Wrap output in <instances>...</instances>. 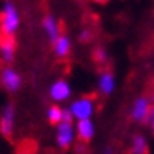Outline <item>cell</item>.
Instances as JSON below:
<instances>
[{"instance_id":"d6986e66","label":"cell","mask_w":154,"mask_h":154,"mask_svg":"<svg viewBox=\"0 0 154 154\" xmlns=\"http://www.w3.org/2000/svg\"><path fill=\"white\" fill-rule=\"evenodd\" d=\"M102 154H115V151H113V148H112V146H107V148H104Z\"/></svg>"},{"instance_id":"6da1fadb","label":"cell","mask_w":154,"mask_h":154,"mask_svg":"<svg viewBox=\"0 0 154 154\" xmlns=\"http://www.w3.org/2000/svg\"><path fill=\"white\" fill-rule=\"evenodd\" d=\"M20 25V14L14 0H5L0 11V35L13 36Z\"/></svg>"},{"instance_id":"52a82bcc","label":"cell","mask_w":154,"mask_h":154,"mask_svg":"<svg viewBox=\"0 0 154 154\" xmlns=\"http://www.w3.org/2000/svg\"><path fill=\"white\" fill-rule=\"evenodd\" d=\"M71 93H72L71 85H69L68 80H65V79L55 80L51 85V88H49V96H51V99L54 102H65V101H68L69 97H71Z\"/></svg>"},{"instance_id":"277c9868","label":"cell","mask_w":154,"mask_h":154,"mask_svg":"<svg viewBox=\"0 0 154 154\" xmlns=\"http://www.w3.org/2000/svg\"><path fill=\"white\" fill-rule=\"evenodd\" d=\"M69 110L74 116V120H83V118H91L94 115V99L91 96H82L79 99L69 104Z\"/></svg>"},{"instance_id":"7a4b0ae2","label":"cell","mask_w":154,"mask_h":154,"mask_svg":"<svg viewBox=\"0 0 154 154\" xmlns=\"http://www.w3.org/2000/svg\"><path fill=\"white\" fill-rule=\"evenodd\" d=\"M22 75H20L14 68H11L10 65H3L0 68V85L5 91H8L11 94L17 93L20 87H22Z\"/></svg>"},{"instance_id":"e0dca14e","label":"cell","mask_w":154,"mask_h":154,"mask_svg":"<svg viewBox=\"0 0 154 154\" xmlns=\"http://www.w3.org/2000/svg\"><path fill=\"white\" fill-rule=\"evenodd\" d=\"M61 121H69V123L74 121V116L71 113V110H69V107L63 109V112H61Z\"/></svg>"},{"instance_id":"2e32d148","label":"cell","mask_w":154,"mask_h":154,"mask_svg":"<svg viewBox=\"0 0 154 154\" xmlns=\"http://www.w3.org/2000/svg\"><path fill=\"white\" fill-rule=\"evenodd\" d=\"M93 32L90 30V29H83L80 33H79V41L80 43H83V44H87V43H90V41L93 39Z\"/></svg>"},{"instance_id":"4fadbf2b","label":"cell","mask_w":154,"mask_h":154,"mask_svg":"<svg viewBox=\"0 0 154 154\" xmlns=\"http://www.w3.org/2000/svg\"><path fill=\"white\" fill-rule=\"evenodd\" d=\"M148 152V140L143 134H135L131 142V154H146Z\"/></svg>"},{"instance_id":"44dd1931","label":"cell","mask_w":154,"mask_h":154,"mask_svg":"<svg viewBox=\"0 0 154 154\" xmlns=\"http://www.w3.org/2000/svg\"><path fill=\"white\" fill-rule=\"evenodd\" d=\"M17 154H32V152H30L29 149H22V151H19Z\"/></svg>"},{"instance_id":"30bf717a","label":"cell","mask_w":154,"mask_h":154,"mask_svg":"<svg viewBox=\"0 0 154 154\" xmlns=\"http://www.w3.org/2000/svg\"><path fill=\"white\" fill-rule=\"evenodd\" d=\"M116 88V80L112 71H102L97 79V91L104 96H109L115 91Z\"/></svg>"},{"instance_id":"7c38bea8","label":"cell","mask_w":154,"mask_h":154,"mask_svg":"<svg viewBox=\"0 0 154 154\" xmlns=\"http://www.w3.org/2000/svg\"><path fill=\"white\" fill-rule=\"evenodd\" d=\"M52 47H54V54L55 57L58 58H66L69 54H71V38L68 36V35H63L60 33V36L57 38L52 43Z\"/></svg>"},{"instance_id":"9a60e30c","label":"cell","mask_w":154,"mask_h":154,"mask_svg":"<svg viewBox=\"0 0 154 154\" xmlns=\"http://www.w3.org/2000/svg\"><path fill=\"white\" fill-rule=\"evenodd\" d=\"M93 58H94V61H97V63H106L107 61V58H109V55H107V51L104 47H96L94 51H93Z\"/></svg>"},{"instance_id":"8fae6325","label":"cell","mask_w":154,"mask_h":154,"mask_svg":"<svg viewBox=\"0 0 154 154\" xmlns=\"http://www.w3.org/2000/svg\"><path fill=\"white\" fill-rule=\"evenodd\" d=\"M41 24H43V29H44V32L47 35L49 41L54 43V41L60 36V33H61L60 32V24H58L57 17H55L54 14H46L43 17V22H41Z\"/></svg>"},{"instance_id":"9c48e42d","label":"cell","mask_w":154,"mask_h":154,"mask_svg":"<svg viewBox=\"0 0 154 154\" xmlns=\"http://www.w3.org/2000/svg\"><path fill=\"white\" fill-rule=\"evenodd\" d=\"M75 135L79 137L80 142L83 143H90L94 138L96 129H94V123L91 118H83V120H75Z\"/></svg>"},{"instance_id":"ffe728a7","label":"cell","mask_w":154,"mask_h":154,"mask_svg":"<svg viewBox=\"0 0 154 154\" xmlns=\"http://www.w3.org/2000/svg\"><path fill=\"white\" fill-rule=\"evenodd\" d=\"M91 2H94V3H97V5H104V3H107L109 0H91Z\"/></svg>"},{"instance_id":"ac0fdd59","label":"cell","mask_w":154,"mask_h":154,"mask_svg":"<svg viewBox=\"0 0 154 154\" xmlns=\"http://www.w3.org/2000/svg\"><path fill=\"white\" fill-rule=\"evenodd\" d=\"M146 124L149 126L151 132L154 134V104L151 106V110H149V113H148V118H146Z\"/></svg>"},{"instance_id":"ba28073f","label":"cell","mask_w":154,"mask_h":154,"mask_svg":"<svg viewBox=\"0 0 154 154\" xmlns=\"http://www.w3.org/2000/svg\"><path fill=\"white\" fill-rule=\"evenodd\" d=\"M16 57V41L13 36H0V61L3 65H11Z\"/></svg>"},{"instance_id":"5b68a950","label":"cell","mask_w":154,"mask_h":154,"mask_svg":"<svg viewBox=\"0 0 154 154\" xmlns=\"http://www.w3.org/2000/svg\"><path fill=\"white\" fill-rule=\"evenodd\" d=\"M14 124H16V109L11 102H8L0 112V134L5 138H11L13 132H14Z\"/></svg>"},{"instance_id":"3957f363","label":"cell","mask_w":154,"mask_h":154,"mask_svg":"<svg viewBox=\"0 0 154 154\" xmlns=\"http://www.w3.org/2000/svg\"><path fill=\"white\" fill-rule=\"evenodd\" d=\"M75 126L69 121H60L55 124V142L60 149H68L75 142Z\"/></svg>"},{"instance_id":"8992f818","label":"cell","mask_w":154,"mask_h":154,"mask_svg":"<svg viewBox=\"0 0 154 154\" xmlns=\"http://www.w3.org/2000/svg\"><path fill=\"white\" fill-rule=\"evenodd\" d=\"M151 106L152 104L149 102V99L146 96H138L137 99L132 102V107H131V112H129L131 120L135 121V123H146V118H148Z\"/></svg>"},{"instance_id":"5bb4252c","label":"cell","mask_w":154,"mask_h":154,"mask_svg":"<svg viewBox=\"0 0 154 154\" xmlns=\"http://www.w3.org/2000/svg\"><path fill=\"white\" fill-rule=\"evenodd\" d=\"M61 112H63V109L60 107V106H57V104H54V106H51L47 109V120H49V123L51 124H58L60 121H61Z\"/></svg>"}]
</instances>
